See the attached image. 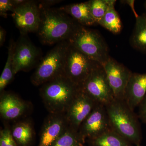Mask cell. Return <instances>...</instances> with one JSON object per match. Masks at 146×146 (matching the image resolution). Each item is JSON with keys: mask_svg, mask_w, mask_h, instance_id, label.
<instances>
[{"mask_svg": "<svg viewBox=\"0 0 146 146\" xmlns=\"http://www.w3.org/2000/svg\"><path fill=\"white\" fill-rule=\"evenodd\" d=\"M130 43L134 49L146 54V20L143 15L136 18Z\"/></svg>", "mask_w": 146, "mask_h": 146, "instance_id": "obj_17", "label": "cell"}, {"mask_svg": "<svg viewBox=\"0 0 146 146\" xmlns=\"http://www.w3.org/2000/svg\"><path fill=\"white\" fill-rule=\"evenodd\" d=\"M11 131L13 138L19 146H28L33 139V128L28 121L16 123L13 126Z\"/></svg>", "mask_w": 146, "mask_h": 146, "instance_id": "obj_18", "label": "cell"}, {"mask_svg": "<svg viewBox=\"0 0 146 146\" xmlns=\"http://www.w3.org/2000/svg\"><path fill=\"white\" fill-rule=\"evenodd\" d=\"M59 9L82 26L89 27L98 25L91 14L89 1L68 5Z\"/></svg>", "mask_w": 146, "mask_h": 146, "instance_id": "obj_16", "label": "cell"}, {"mask_svg": "<svg viewBox=\"0 0 146 146\" xmlns=\"http://www.w3.org/2000/svg\"><path fill=\"white\" fill-rule=\"evenodd\" d=\"M102 65L115 99L124 100L126 88L133 73L110 56Z\"/></svg>", "mask_w": 146, "mask_h": 146, "instance_id": "obj_11", "label": "cell"}, {"mask_svg": "<svg viewBox=\"0 0 146 146\" xmlns=\"http://www.w3.org/2000/svg\"><path fill=\"white\" fill-rule=\"evenodd\" d=\"M80 89L64 74L43 84L39 91L50 114H65Z\"/></svg>", "mask_w": 146, "mask_h": 146, "instance_id": "obj_2", "label": "cell"}, {"mask_svg": "<svg viewBox=\"0 0 146 146\" xmlns=\"http://www.w3.org/2000/svg\"><path fill=\"white\" fill-rule=\"evenodd\" d=\"M146 95V73H133L126 88L124 101L134 111Z\"/></svg>", "mask_w": 146, "mask_h": 146, "instance_id": "obj_14", "label": "cell"}, {"mask_svg": "<svg viewBox=\"0 0 146 146\" xmlns=\"http://www.w3.org/2000/svg\"><path fill=\"white\" fill-rule=\"evenodd\" d=\"M61 1L57 0H50V1H41L38 2L40 9L50 8L52 5L60 2Z\"/></svg>", "mask_w": 146, "mask_h": 146, "instance_id": "obj_27", "label": "cell"}, {"mask_svg": "<svg viewBox=\"0 0 146 146\" xmlns=\"http://www.w3.org/2000/svg\"><path fill=\"white\" fill-rule=\"evenodd\" d=\"M68 126L65 114H50L42 127L38 146H52Z\"/></svg>", "mask_w": 146, "mask_h": 146, "instance_id": "obj_13", "label": "cell"}, {"mask_svg": "<svg viewBox=\"0 0 146 146\" xmlns=\"http://www.w3.org/2000/svg\"><path fill=\"white\" fill-rule=\"evenodd\" d=\"M41 9V21L36 32L44 44L50 46L68 41L80 25L59 8Z\"/></svg>", "mask_w": 146, "mask_h": 146, "instance_id": "obj_1", "label": "cell"}, {"mask_svg": "<svg viewBox=\"0 0 146 146\" xmlns=\"http://www.w3.org/2000/svg\"><path fill=\"white\" fill-rule=\"evenodd\" d=\"M111 129L131 143L138 145L142 138L138 117L122 100L114 99L105 106Z\"/></svg>", "mask_w": 146, "mask_h": 146, "instance_id": "obj_3", "label": "cell"}, {"mask_svg": "<svg viewBox=\"0 0 146 146\" xmlns=\"http://www.w3.org/2000/svg\"><path fill=\"white\" fill-rule=\"evenodd\" d=\"M143 15L144 17H145V18L146 20V13H145V14H143Z\"/></svg>", "mask_w": 146, "mask_h": 146, "instance_id": "obj_31", "label": "cell"}, {"mask_svg": "<svg viewBox=\"0 0 146 146\" xmlns=\"http://www.w3.org/2000/svg\"><path fill=\"white\" fill-rule=\"evenodd\" d=\"M41 13L38 1H27L15 7L11 15L21 34L25 35L37 32L41 21Z\"/></svg>", "mask_w": 146, "mask_h": 146, "instance_id": "obj_8", "label": "cell"}, {"mask_svg": "<svg viewBox=\"0 0 146 146\" xmlns=\"http://www.w3.org/2000/svg\"><path fill=\"white\" fill-rule=\"evenodd\" d=\"M0 146H19L8 126L5 127L0 131Z\"/></svg>", "mask_w": 146, "mask_h": 146, "instance_id": "obj_24", "label": "cell"}, {"mask_svg": "<svg viewBox=\"0 0 146 146\" xmlns=\"http://www.w3.org/2000/svg\"><path fill=\"white\" fill-rule=\"evenodd\" d=\"M1 94L0 113L4 119L15 120L25 114L27 109L25 101L11 93L4 91Z\"/></svg>", "mask_w": 146, "mask_h": 146, "instance_id": "obj_15", "label": "cell"}, {"mask_svg": "<svg viewBox=\"0 0 146 146\" xmlns=\"http://www.w3.org/2000/svg\"><path fill=\"white\" fill-rule=\"evenodd\" d=\"M111 129L105 106L97 104L81 124L78 133L82 140L93 139Z\"/></svg>", "mask_w": 146, "mask_h": 146, "instance_id": "obj_10", "label": "cell"}, {"mask_svg": "<svg viewBox=\"0 0 146 146\" xmlns=\"http://www.w3.org/2000/svg\"><path fill=\"white\" fill-rule=\"evenodd\" d=\"M97 104L80 88L65 113L69 125L74 129L78 131L81 124Z\"/></svg>", "mask_w": 146, "mask_h": 146, "instance_id": "obj_12", "label": "cell"}, {"mask_svg": "<svg viewBox=\"0 0 146 146\" xmlns=\"http://www.w3.org/2000/svg\"><path fill=\"white\" fill-rule=\"evenodd\" d=\"M116 2V1H114L110 5L103 18L98 24L115 34L119 33L122 29L121 22L115 8Z\"/></svg>", "mask_w": 146, "mask_h": 146, "instance_id": "obj_20", "label": "cell"}, {"mask_svg": "<svg viewBox=\"0 0 146 146\" xmlns=\"http://www.w3.org/2000/svg\"><path fill=\"white\" fill-rule=\"evenodd\" d=\"M138 107V118L146 124V95Z\"/></svg>", "mask_w": 146, "mask_h": 146, "instance_id": "obj_26", "label": "cell"}, {"mask_svg": "<svg viewBox=\"0 0 146 146\" xmlns=\"http://www.w3.org/2000/svg\"><path fill=\"white\" fill-rule=\"evenodd\" d=\"M115 0H91L89 1L92 16L98 25L110 5Z\"/></svg>", "mask_w": 146, "mask_h": 146, "instance_id": "obj_23", "label": "cell"}, {"mask_svg": "<svg viewBox=\"0 0 146 146\" xmlns=\"http://www.w3.org/2000/svg\"><path fill=\"white\" fill-rule=\"evenodd\" d=\"M82 140L78 131L69 125L65 132L52 146H83Z\"/></svg>", "mask_w": 146, "mask_h": 146, "instance_id": "obj_22", "label": "cell"}, {"mask_svg": "<svg viewBox=\"0 0 146 146\" xmlns=\"http://www.w3.org/2000/svg\"><path fill=\"white\" fill-rule=\"evenodd\" d=\"M68 41L56 44L41 58L31 77V83L39 86L64 74L65 58Z\"/></svg>", "mask_w": 146, "mask_h": 146, "instance_id": "obj_4", "label": "cell"}, {"mask_svg": "<svg viewBox=\"0 0 146 146\" xmlns=\"http://www.w3.org/2000/svg\"><path fill=\"white\" fill-rule=\"evenodd\" d=\"M16 42L12 39L9 41L7 60L0 78L1 93L4 91L5 87L11 82L15 76L13 72V60Z\"/></svg>", "mask_w": 146, "mask_h": 146, "instance_id": "obj_21", "label": "cell"}, {"mask_svg": "<svg viewBox=\"0 0 146 146\" xmlns=\"http://www.w3.org/2000/svg\"><path fill=\"white\" fill-rule=\"evenodd\" d=\"M144 7H145V9L146 10V1H145V3H144Z\"/></svg>", "mask_w": 146, "mask_h": 146, "instance_id": "obj_30", "label": "cell"}, {"mask_svg": "<svg viewBox=\"0 0 146 146\" xmlns=\"http://www.w3.org/2000/svg\"><path fill=\"white\" fill-rule=\"evenodd\" d=\"M89 140L93 146H131L130 142L112 129Z\"/></svg>", "mask_w": 146, "mask_h": 146, "instance_id": "obj_19", "label": "cell"}, {"mask_svg": "<svg viewBox=\"0 0 146 146\" xmlns=\"http://www.w3.org/2000/svg\"><path fill=\"white\" fill-rule=\"evenodd\" d=\"M6 31L1 27L0 28V46L1 47L3 45L5 40Z\"/></svg>", "mask_w": 146, "mask_h": 146, "instance_id": "obj_28", "label": "cell"}, {"mask_svg": "<svg viewBox=\"0 0 146 146\" xmlns=\"http://www.w3.org/2000/svg\"><path fill=\"white\" fill-rule=\"evenodd\" d=\"M27 0H12V2L15 7L18 6L23 4L26 2Z\"/></svg>", "mask_w": 146, "mask_h": 146, "instance_id": "obj_29", "label": "cell"}, {"mask_svg": "<svg viewBox=\"0 0 146 146\" xmlns=\"http://www.w3.org/2000/svg\"><path fill=\"white\" fill-rule=\"evenodd\" d=\"M97 103L107 105L115 99L103 67L100 64L80 86Z\"/></svg>", "mask_w": 146, "mask_h": 146, "instance_id": "obj_7", "label": "cell"}, {"mask_svg": "<svg viewBox=\"0 0 146 146\" xmlns=\"http://www.w3.org/2000/svg\"><path fill=\"white\" fill-rule=\"evenodd\" d=\"M68 41L77 49L101 65L110 56L107 45L96 31L80 25Z\"/></svg>", "mask_w": 146, "mask_h": 146, "instance_id": "obj_5", "label": "cell"}, {"mask_svg": "<svg viewBox=\"0 0 146 146\" xmlns=\"http://www.w3.org/2000/svg\"><path fill=\"white\" fill-rule=\"evenodd\" d=\"M41 52L25 35H22L16 42L13 60L14 75L21 71L27 72L39 64Z\"/></svg>", "mask_w": 146, "mask_h": 146, "instance_id": "obj_9", "label": "cell"}, {"mask_svg": "<svg viewBox=\"0 0 146 146\" xmlns=\"http://www.w3.org/2000/svg\"><path fill=\"white\" fill-rule=\"evenodd\" d=\"M100 64L70 44L65 58L64 74L80 86Z\"/></svg>", "mask_w": 146, "mask_h": 146, "instance_id": "obj_6", "label": "cell"}, {"mask_svg": "<svg viewBox=\"0 0 146 146\" xmlns=\"http://www.w3.org/2000/svg\"><path fill=\"white\" fill-rule=\"evenodd\" d=\"M15 8L12 0H1L0 1V15L5 18L7 17V12L13 11Z\"/></svg>", "mask_w": 146, "mask_h": 146, "instance_id": "obj_25", "label": "cell"}]
</instances>
